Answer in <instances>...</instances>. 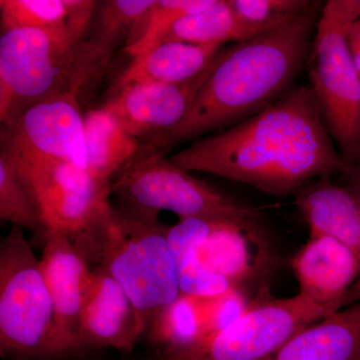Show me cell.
<instances>
[{
  "mask_svg": "<svg viewBox=\"0 0 360 360\" xmlns=\"http://www.w3.org/2000/svg\"><path fill=\"white\" fill-rule=\"evenodd\" d=\"M170 160L187 172L217 175L276 198L296 193L314 180L343 175L349 165L307 85L293 87L257 115L193 142Z\"/></svg>",
  "mask_w": 360,
  "mask_h": 360,
  "instance_id": "obj_1",
  "label": "cell"
},
{
  "mask_svg": "<svg viewBox=\"0 0 360 360\" xmlns=\"http://www.w3.org/2000/svg\"><path fill=\"white\" fill-rule=\"evenodd\" d=\"M319 4L276 30L224 49L184 120L142 146L167 153L207 132L233 127L288 94L309 58Z\"/></svg>",
  "mask_w": 360,
  "mask_h": 360,
  "instance_id": "obj_2",
  "label": "cell"
},
{
  "mask_svg": "<svg viewBox=\"0 0 360 360\" xmlns=\"http://www.w3.org/2000/svg\"><path fill=\"white\" fill-rule=\"evenodd\" d=\"M168 231L158 215L111 205L70 238L89 264L105 270L122 285L148 324L155 312L181 295Z\"/></svg>",
  "mask_w": 360,
  "mask_h": 360,
  "instance_id": "obj_3",
  "label": "cell"
},
{
  "mask_svg": "<svg viewBox=\"0 0 360 360\" xmlns=\"http://www.w3.org/2000/svg\"><path fill=\"white\" fill-rule=\"evenodd\" d=\"M110 54L70 32L15 28L0 34V122L32 104L80 91L101 75Z\"/></svg>",
  "mask_w": 360,
  "mask_h": 360,
  "instance_id": "obj_4",
  "label": "cell"
},
{
  "mask_svg": "<svg viewBox=\"0 0 360 360\" xmlns=\"http://www.w3.org/2000/svg\"><path fill=\"white\" fill-rule=\"evenodd\" d=\"M0 349L18 360L75 354L61 335L39 260L23 229L13 225L0 245Z\"/></svg>",
  "mask_w": 360,
  "mask_h": 360,
  "instance_id": "obj_5",
  "label": "cell"
},
{
  "mask_svg": "<svg viewBox=\"0 0 360 360\" xmlns=\"http://www.w3.org/2000/svg\"><path fill=\"white\" fill-rule=\"evenodd\" d=\"M360 18V0L321 7L309 54L310 89L336 148L350 165L360 158V75L348 32Z\"/></svg>",
  "mask_w": 360,
  "mask_h": 360,
  "instance_id": "obj_6",
  "label": "cell"
},
{
  "mask_svg": "<svg viewBox=\"0 0 360 360\" xmlns=\"http://www.w3.org/2000/svg\"><path fill=\"white\" fill-rule=\"evenodd\" d=\"M120 205L158 215L161 210L179 219L226 220L262 227L258 208L227 198L167 158L162 149L142 146L110 180Z\"/></svg>",
  "mask_w": 360,
  "mask_h": 360,
  "instance_id": "obj_7",
  "label": "cell"
},
{
  "mask_svg": "<svg viewBox=\"0 0 360 360\" xmlns=\"http://www.w3.org/2000/svg\"><path fill=\"white\" fill-rule=\"evenodd\" d=\"M330 315L300 295L260 296L238 321L153 360H265L300 329Z\"/></svg>",
  "mask_w": 360,
  "mask_h": 360,
  "instance_id": "obj_8",
  "label": "cell"
},
{
  "mask_svg": "<svg viewBox=\"0 0 360 360\" xmlns=\"http://www.w3.org/2000/svg\"><path fill=\"white\" fill-rule=\"evenodd\" d=\"M18 161L37 189L47 229L75 236L103 214L111 205L110 180L92 176L63 160L18 153L0 146Z\"/></svg>",
  "mask_w": 360,
  "mask_h": 360,
  "instance_id": "obj_9",
  "label": "cell"
},
{
  "mask_svg": "<svg viewBox=\"0 0 360 360\" xmlns=\"http://www.w3.org/2000/svg\"><path fill=\"white\" fill-rule=\"evenodd\" d=\"M0 146L66 161L89 172L85 115L77 94L51 97L21 111L1 124Z\"/></svg>",
  "mask_w": 360,
  "mask_h": 360,
  "instance_id": "obj_10",
  "label": "cell"
},
{
  "mask_svg": "<svg viewBox=\"0 0 360 360\" xmlns=\"http://www.w3.org/2000/svg\"><path fill=\"white\" fill-rule=\"evenodd\" d=\"M291 264L298 295L329 314L360 300V260L338 239L310 233Z\"/></svg>",
  "mask_w": 360,
  "mask_h": 360,
  "instance_id": "obj_11",
  "label": "cell"
},
{
  "mask_svg": "<svg viewBox=\"0 0 360 360\" xmlns=\"http://www.w3.org/2000/svg\"><path fill=\"white\" fill-rule=\"evenodd\" d=\"M213 65L182 84L141 82L117 87V92L101 108L141 144L146 143L184 120Z\"/></svg>",
  "mask_w": 360,
  "mask_h": 360,
  "instance_id": "obj_12",
  "label": "cell"
},
{
  "mask_svg": "<svg viewBox=\"0 0 360 360\" xmlns=\"http://www.w3.org/2000/svg\"><path fill=\"white\" fill-rule=\"evenodd\" d=\"M146 326L122 285L105 270L94 267L78 324L79 352L104 347L131 352Z\"/></svg>",
  "mask_w": 360,
  "mask_h": 360,
  "instance_id": "obj_13",
  "label": "cell"
},
{
  "mask_svg": "<svg viewBox=\"0 0 360 360\" xmlns=\"http://www.w3.org/2000/svg\"><path fill=\"white\" fill-rule=\"evenodd\" d=\"M39 264L53 300L61 335L75 354H79L77 328L94 269L70 236L58 229H49L45 233Z\"/></svg>",
  "mask_w": 360,
  "mask_h": 360,
  "instance_id": "obj_14",
  "label": "cell"
},
{
  "mask_svg": "<svg viewBox=\"0 0 360 360\" xmlns=\"http://www.w3.org/2000/svg\"><path fill=\"white\" fill-rule=\"evenodd\" d=\"M262 227L205 219L198 245V257L208 271L226 279L233 288L253 281L269 262Z\"/></svg>",
  "mask_w": 360,
  "mask_h": 360,
  "instance_id": "obj_15",
  "label": "cell"
},
{
  "mask_svg": "<svg viewBox=\"0 0 360 360\" xmlns=\"http://www.w3.org/2000/svg\"><path fill=\"white\" fill-rule=\"evenodd\" d=\"M295 205L310 233L338 239L360 260V203L345 186L314 180L295 193Z\"/></svg>",
  "mask_w": 360,
  "mask_h": 360,
  "instance_id": "obj_16",
  "label": "cell"
},
{
  "mask_svg": "<svg viewBox=\"0 0 360 360\" xmlns=\"http://www.w3.org/2000/svg\"><path fill=\"white\" fill-rule=\"evenodd\" d=\"M270 360H360V300L300 329Z\"/></svg>",
  "mask_w": 360,
  "mask_h": 360,
  "instance_id": "obj_17",
  "label": "cell"
},
{
  "mask_svg": "<svg viewBox=\"0 0 360 360\" xmlns=\"http://www.w3.org/2000/svg\"><path fill=\"white\" fill-rule=\"evenodd\" d=\"M224 44L165 41L131 58L117 87L141 82L182 84L202 75L214 63Z\"/></svg>",
  "mask_w": 360,
  "mask_h": 360,
  "instance_id": "obj_18",
  "label": "cell"
},
{
  "mask_svg": "<svg viewBox=\"0 0 360 360\" xmlns=\"http://www.w3.org/2000/svg\"><path fill=\"white\" fill-rule=\"evenodd\" d=\"M96 6L91 0H0V27L1 32L15 28L58 30L84 39Z\"/></svg>",
  "mask_w": 360,
  "mask_h": 360,
  "instance_id": "obj_19",
  "label": "cell"
},
{
  "mask_svg": "<svg viewBox=\"0 0 360 360\" xmlns=\"http://www.w3.org/2000/svg\"><path fill=\"white\" fill-rule=\"evenodd\" d=\"M205 219H179L168 231V243L180 292L194 297H210L233 288L226 279L208 271L198 257Z\"/></svg>",
  "mask_w": 360,
  "mask_h": 360,
  "instance_id": "obj_20",
  "label": "cell"
},
{
  "mask_svg": "<svg viewBox=\"0 0 360 360\" xmlns=\"http://www.w3.org/2000/svg\"><path fill=\"white\" fill-rule=\"evenodd\" d=\"M85 139L89 174L110 181L141 146V142L103 108L90 110L85 115Z\"/></svg>",
  "mask_w": 360,
  "mask_h": 360,
  "instance_id": "obj_21",
  "label": "cell"
},
{
  "mask_svg": "<svg viewBox=\"0 0 360 360\" xmlns=\"http://www.w3.org/2000/svg\"><path fill=\"white\" fill-rule=\"evenodd\" d=\"M0 219L44 236L49 231L32 179L4 149H0Z\"/></svg>",
  "mask_w": 360,
  "mask_h": 360,
  "instance_id": "obj_22",
  "label": "cell"
},
{
  "mask_svg": "<svg viewBox=\"0 0 360 360\" xmlns=\"http://www.w3.org/2000/svg\"><path fill=\"white\" fill-rule=\"evenodd\" d=\"M156 0H106L97 2L96 37L92 39L111 54L116 47L123 51L139 44L148 30Z\"/></svg>",
  "mask_w": 360,
  "mask_h": 360,
  "instance_id": "obj_23",
  "label": "cell"
},
{
  "mask_svg": "<svg viewBox=\"0 0 360 360\" xmlns=\"http://www.w3.org/2000/svg\"><path fill=\"white\" fill-rule=\"evenodd\" d=\"M248 39L250 33L239 22L229 0H214L207 8L175 21L155 45L165 41L225 44Z\"/></svg>",
  "mask_w": 360,
  "mask_h": 360,
  "instance_id": "obj_24",
  "label": "cell"
},
{
  "mask_svg": "<svg viewBox=\"0 0 360 360\" xmlns=\"http://www.w3.org/2000/svg\"><path fill=\"white\" fill-rule=\"evenodd\" d=\"M150 343L161 349H174L203 336L202 317L198 297L180 295L153 314L146 326Z\"/></svg>",
  "mask_w": 360,
  "mask_h": 360,
  "instance_id": "obj_25",
  "label": "cell"
},
{
  "mask_svg": "<svg viewBox=\"0 0 360 360\" xmlns=\"http://www.w3.org/2000/svg\"><path fill=\"white\" fill-rule=\"evenodd\" d=\"M236 18L251 37L262 34L314 8L309 0H229Z\"/></svg>",
  "mask_w": 360,
  "mask_h": 360,
  "instance_id": "obj_26",
  "label": "cell"
},
{
  "mask_svg": "<svg viewBox=\"0 0 360 360\" xmlns=\"http://www.w3.org/2000/svg\"><path fill=\"white\" fill-rule=\"evenodd\" d=\"M213 2L214 0H156L143 39L134 46L127 49L125 53L134 58L148 51L155 46L163 33L175 21L189 14L203 11L212 6Z\"/></svg>",
  "mask_w": 360,
  "mask_h": 360,
  "instance_id": "obj_27",
  "label": "cell"
},
{
  "mask_svg": "<svg viewBox=\"0 0 360 360\" xmlns=\"http://www.w3.org/2000/svg\"><path fill=\"white\" fill-rule=\"evenodd\" d=\"M198 300L202 317L203 336L229 328L248 311L252 303L241 288H232L220 295Z\"/></svg>",
  "mask_w": 360,
  "mask_h": 360,
  "instance_id": "obj_28",
  "label": "cell"
},
{
  "mask_svg": "<svg viewBox=\"0 0 360 360\" xmlns=\"http://www.w3.org/2000/svg\"><path fill=\"white\" fill-rule=\"evenodd\" d=\"M345 177V186L352 193L360 203V158L348 165L347 172L342 175Z\"/></svg>",
  "mask_w": 360,
  "mask_h": 360,
  "instance_id": "obj_29",
  "label": "cell"
}]
</instances>
